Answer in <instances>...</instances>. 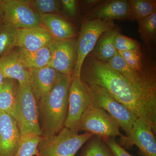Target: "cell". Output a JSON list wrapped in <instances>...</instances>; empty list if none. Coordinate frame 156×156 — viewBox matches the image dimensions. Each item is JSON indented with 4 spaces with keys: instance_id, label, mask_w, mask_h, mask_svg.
Listing matches in <instances>:
<instances>
[{
    "instance_id": "6da1fadb",
    "label": "cell",
    "mask_w": 156,
    "mask_h": 156,
    "mask_svg": "<svg viewBox=\"0 0 156 156\" xmlns=\"http://www.w3.org/2000/svg\"><path fill=\"white\" fill-rule=\"evenodd\" d=\"M80 78L88 85L103 88L117 101L150 125L156 132V87L132 83L92 57L83 63Z\"/></svg>"
},
{
    "instance_id": "7a4b0ae2",
    "label": "cell",
    "mask_w": 156,
    "mask_h": 156,
    "mask_svg": "<svg viewBox=\"0 0 156 156\" xmlns=\"http://www.w3.org/2000/svg\"><path fill=\"white\" fill-rule=\"evenodd\" d=\"M71 80V77L61 74L52 91L37 102L42 137H52L64 128Z\"/></svg>"
},
{
    "instance_id": "3957f363",
    "label": "cell",
    "mask_w": 156,
    "mask_h": 156,
    "mask_svg": "<svg viewBox=\"0 0 156 156\" xmlns=\"http://www.w3.org/2000/svg\"><path fill=\"white\" fill-rule=\"evenodd\" d=\"M10 115L17 123L20 136H42L37 103L30 85L19 86L16 103Z\"/></svg>"
},
{
    "instance_id": "277c9868",
    "label": "cell",
    "mask_w": 156,
    "mask_h": 156,
    "mask_svg": "<svg viewBox=\"0 0 156 156\" xmlns=\"http://www.w3.org/2000/svg\"><path fill=\"white\" fill-rule=\"evenodd\" d=\"M94 136L85 132L74 133L64 127L59 132L49 138L41 137L35 156H74L84 144Z\"/></svg>"
},
{
    "instance_id": "5b68a950",
    "label": "cell",
    "mask_w": 156,
    "mask_h": 156,
    "mask_svg": "<svg viewBox=\"0 0 156 156\" xmlns=\"http://www.w3.org/2000/svg\"><path fill=\"white\" fill-rule=\"evenodd\" d=\"M113 21L86 19L82 23L77 40L76 61L71 79L80 77L84 61L95 48L98 39L104 33L112 30Z\"/></svg>"
},
{
    "instance_id": "8992f818",
    "label": "cell",
    "mask_w": 156,
    "mask_h": 156,
    "mask_svg": "<svg viewBox=\"0 0 156 156\" xmlns=\"http://www.w3.org/2000/svg\"><path fill=\"white\" fill-rule=\"evenodd\" d=\"M87 85L91 97V105L106 111L118 122L127 136L129 135L138 118L137 116L117 101L103 88L95 85Z\"/></svg>"
},
{
    "instance_id": "52a82bcc",
    "label": "cell",
    "mask_w": 156,
    "mask_h": 156,
    "mask_svg": "<svg viewBox=\"0 0 156 156\" xmlns=\"http://www.w3.org/2000/svg\"><path fill=\"white\" fill-rule=\"evenodd\" d=\"M119 123L102 109L91 105L84 113L78 128V132L84 131L102 138L123 135Z\"/></svg>"
},
{
    "instance_id": "ba28073f",
    "label": "cell",
    "mask_w": 156,
    "mask_h": 156,
    "mask_svg": "<svg viewBox=\"0 0 156 156\" xmlns=\"http://www.w3.org/2000/svg\"><path fill=\"white\" fill-rule=\"evenodd\" d=\"M3 22L17 29L41 26V18L34 9L31 1H1Z\"/></svg>"
},
{
    "instance_id": "9c48e42d",
    "label": "cell",
    "mask_w": 156,
    "mask_h": 156,
    "mask_svg": "<svg viewBox=\"0 0 156 156\" xmlns=\"http://www.w3.org/2000/svg\"><path fill=\"white\" fill-rule=\"evenodd\" d=\"M91 105L87 84L80 77L72 79L69 90L68 111L64 127L78 133V128L84 113Z\"/></svg>"
},
{
    "instance_id": "30bf717a",
    "label": "cell",
    "mask_w": 156,
    "mask_h": 156,
    "mask_svg": "<svg viewBox=\"0 0 156 156\" xmlns=\"http://www.w3.org/2000/svg\"><path fill=\"white\" fill-rule=\"evenodd\" d=\"M48 47L50 59L48 66L71 77L76 61L77 40H53Z\"/></svg>"
},
{
    "instance_id": "8fae6325",
    "label": "cell",
    "mask_w": 156,
    "mask_h": 156,
    "mask_svg": "<svg viewBox=\"0 0 156 156\" xmlns=\"http://www.w3.org/2000/svg\"><path fill=\"white\" fill-rule=\"evenodd\" d=\"M153 130L148 123L137 118L128 136L121 137L123 143L136 145L143 156H156V140Z\"/></svg>"
},
{
    "instance_id": "7c38bea8",
    "label": "cell",
    "mask_w": 156,
    "mask_h": 156,
    "mask_svg": "<svg viewBox=\"0 0 156 156\" xmlns=\"http://www.w3.org/2000/svg\"><path fill=\"white\" fill-rule=\"evenodd\" d=\"M20 135L16 122L5 112L0 111V156H14L20 143Z\"/></svg>"
},
{
    "instance_id": "4fadbf2b",
    "label": "cell",
    "mask_w": 156,
    "mask_h": 156,
    "mask_svg": "<svg viewBox=\"0 0 156 156\" xmlns=\"http://www.w3.org/2000/svg\"><path fill=\"white\" fill-rule=\"evenodd\" d=\"M28 69L30 76L31 87L37 102L52 91L62 74L48 66Z\"/></svg>"
},
{
    "instance_id": "5bb4252c",
    "label": "cell",
    "mask_w": 156,
    "mask_h": 156,
    "mask_svg": "<svg viewBox=\"0 0 156 156\" xmlns=\"http://www.w3.org/2000/svg\"><path fill=\"white\" fill-rule=\"evenodd\" d=\"M104 63L112 69L122 75L132 83L142 86L156 87L154 71L152 72L147 69L140 73L135 71L127 64L118 51L110 60Z\"/></svg>"
},
{
    "instance_id": "9a60e30c",
    "label": "cell",
    "mask_w": 156,
    "mask_h": 156,
    "mask_svg": "<svg viewBox=\"0 0 156 156\" xmlns=\"http://www.w3.org/2000/svg\"><path fill=\"white\" fill-rule=\"evenodd\" d=\"M17 47L35 51L48 46L53 40L50 33L41 26L17 29Z\"/></svg>"
},
{
    "instance_id": "2e32d148",
    "label": "cell",
    "mask_w": 156,
    "mask_h": 156,
    "mask_svg": "<svg viewBox=\"0 0 156 156\" xmlns=\"http://www.w3.org/2000/svg\"><path fill=\"white\" fill-rule=\"evenodd\" d=\"M0 73L5 79L17 81L20 86L31 85L28 69L20 63L15 50L0 58Z\"/></svg>"
},
{
    "instance_id": "e0dca14e",
    "label": "cell",
    "mask_w": 156,
    "mask_h": 156,
    "mask_svg": "<svg viewBox=\"0 0 156 156\" xmlns=\"http://www.w3.org/2000/svg\"><path fill=\"white\" fill-rule=\"evenodd\" d=\"M42 23L50 33L53 40H65L74 38L76 32L71 23L57 14L39 15Z\"/></svg>"
},
{
    "instance_id": "ac0fdd59",
    "label": "cell",
    "mask_w": 156,
    "mask_h": 156,
    "mask_svg": "<svg viewBox=\"0 0 156 156\" xmlns=\"http://www.w3.org/2000/svg\"><path fill=\"white\" fill-rule=\"evenodd\" d=\"M129 4L126 0L108 1L89 13L87 19H99L106 21L128 19Z\"/></svg>"
},
{
    "instance_id": "d6986e66",
    "label": "cell",
    "mask_w": 156,
    "mask_h": 156,
    "mask_svg": "<svg viewBox=\"0 0 156 156\" xmlns=\"http://www.w3.org/2000/svg\"><path fill=\"white\" fill-rule=\"evenodd\" d=\"M15 51L20 63L27 69L45 67L50 62V51L48 46L35 51H29L20 48Z\"/></svg>"
},
{
    "instance_id": "ffe728a7",
    "label": "cell",
    "mask_w": 156,
    "mask_h": 156,
    "mask_svg": "<svg viewBox=\"0 0 156 156\" xmlns=\"http://www.w3.org/2000/svg\"><path fill=\"white\" fill-rule=\"evenodd\" d=\"M13 79H5L0 87V111L11 115L16 103L19 85Z\"/></svg>"
},
{
    "instance_id": "44dd1931",
    "label": "cell",
    "mask_w": 156,
    "mask_h": 156,
    "mask_svg": "<svg viewBox=\"0 0 156 156\" xmlns=\"http://www.w3.org/2000/svg\"><path fill=\"white\" fill-rule=\"evenodd\" d=\"M117 32L116 30L104 33L101 36L99 42L98 41L97 48L93 57L102 62H106L115 55L117 50L114 45V38Z\"/></svg>"
},
{
    "instance_id": "7402d4cb",
    "label": "cell",
    "mask_w": 156,
    "mask_h": 156,
    "mask_svg": "<svg viewBox=\"0 0 156 156\" xmlns=\"http://www.w3.org/2000/svg\"><path fill=\"white\" fill-rule=\"evenodd\" d=\"M128 19L132 21L140 20L156 11V0H130Z\"/></svg>"
},
{
    "instance_id": "603a6c76",
    "label": "cell",
    "mask_w": 156,
    "mask_h": 156,
    "mask_svg": "<svg viewBox=\"0 0 156 156\" xmlns=\"http://www.w3.org/2000/svg\"><path fill=\"white\" fill-rule=\"evenodd\" d=\"M17 29L5 23L0 24V58L17 47Z\"/></svg>"
},
{
    "instance_id": "cb8c5ba5",
    "label": "cell",
    "mask_w": 156,
    "mask_h": 156,
    "mask_svg": "<svg viewBox=\"0 0 156 156\" xmlns=\"http://www.w3.org/2000/svg\"><path fill=\"white\" fill-rule=\"evenodd\" d=\"M89 140L80 156H115L103 138L93 136Z\"/></svg>"
},
{
    "instance_id": "d4e9b609",
    "label": "cell",
    "mask_w": 156,
    "mask_h": 156,
    "mask_svg": "<svg viewBox=\"0 0 156 156\" xmlns=\"http://www.w3.org/2000/svg\"><path fill=\"white\" fill-rule=\"evenodd\" d=\"M137 22L140 37L147 45H150L156 36V11Z\"/></svg>"
},
{
    "instance_id": "484cf974",
    "label": "cell",
    "mask_w": 156,
    "mask_h": 156,
    "mask_svg": "<svg viewBox=\"0 0 156 156\" xmlns=\"http://www.w3.org/2000/svg\"><path fill=\"white\" fill-rule=\"evenodd\" d=\"M41 137L33 134L21 135L19 147L14 156H36L38 145Z\"/></svg>"
},
{
    "instance_id": "4316f807",
    "label": "cell",
    "mask_w": 156,
    "mask_h": 156,
    "mask_svg": "<svg viewBox=\"0 0 156 156\" xmlns=\"http://www.w3.org/2000/svg\"><path fill=\"white\" fill-rule=\"evenodd\" d=\"M115 48L117 51H131L141 53L139 42L117 33L114 38Z\"/></svg>"
},
{
    "instance_id": "83f0119b",
    "label": "cell",
    "mask_w": 156,
    "mask_h": 156,
    "mask_svg": "<svg viewBox=\"0 0 156 156\" xmlns=\"http://www.w3.org/2000/svg\"><path fill=\"white\" fill-rule=\"evenodd\" d=\"M60 1L56 0H35L31 1L34 9L39 15L56 14L59 11Z\"/></svg>"
},
{
    "instance_id": "f1b7e54d",
    "label": "cell",
    "mask_w": 156,
    "mask_h": 156,
    "mask_svg": "<svg viewBox=\"0 0 156 156\" xmlns=\"http://www.w3.org/2000/svg\"><path fill=\"white\" fill-rule=\"evenodd\" d=\"M127 64L135 71L142 72L145 70L142 62V56L140 52L118 51Z\"/></svg>"
},
{
    "instance_id": "f546056e",
    "label": "cell",
    "mask_w": 156,
    "mask_h": 156,
    "mask_svg": "<svg viewBox=\"0 0 156 156\" xmlns=\"http://www.w3.org/2000/svg\"><path fill=\"white\" fill-rule=\"evenodd\" d=\"M103 139L115 156H132L116 142L115 137Z\"/></svg>"
},
{
    "instance_id": "4dcf8cb0",
    "label": "cell",
    "mask_w": 156,
    "mask_h": 156,
    "mask_svg": "<svg viewBox=\"0 0 156 156\" xmlns=\"http://www.w3.org/2000/svg\"><path fill=\"white\" fill-rule=\"evenodd\" d=\"M63 10L70 17H75L77 13V2L75 0L60 1Z\"/></svg>"
},
{
    "instance_id": "1f68e13d",
    "label": "cell",
    "mask_w": 156,
    "mask_h": 156,
    "mask_svg": "<svg viewBox=\"0 0 156 156\" xmlns=\"http://www.w3.org/2000/svg\"><path fill=\"white\" fill-rule=\"evenodd\" d=\"M100 2V1H96V0H90V1L89 0V1H86V5L87 8H90Z\"/></svg>"
},
{
    "instance_id": "d6a6232c",
    "label": "cell",
    "mask_w": 156,
    "mask_h": 156,
    "mask_svg": "<svg viewBox=\"0 0 156 156\" xmlns=\"http://www.w3.org/2000/svg\"><path fill=\"white\" fill-rule=\"evenodd\" d=\"M5 78L0 73V87L2 86V84L4 83V81L5 80Z\"/></svg>"
},
{
    "instance_id": "836d02e7",
    "label": "cell",
    "mask_w": 156,
    "mask_h": 156,
    "mask_svg": "<svg viewBox=\"0 0 156 156\" xmlns=\"http://www.w3.org/2000/svg\"><path fill=\"white\" fill-rule=\"evenodd\" d=\"M2 6H1V1H0V17H2Z\"/></svg>"
}]
</instances>
